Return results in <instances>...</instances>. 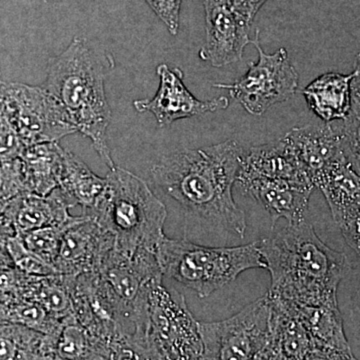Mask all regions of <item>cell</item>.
I'll return each instance as SVG.
<instances>
[{"mask_svg": "<svg viewBox=\"0 0 360 360\" xmlns=\"http://www.w3.org/2000/svg\"><path fill=\"white\" fill-rule=\"evenodd\" d=\"M104 231L98 224L82 214L66 229L53 266L63 276H77L94 271Z\"/></svg>", "mask_w": 360, "mask_h": 360, "instance_id": "obj_15", "label": "cell"}, {"mask_svg": "<svg viewBox=\"0 0 360 360\" xmlns=\"http://www.w3.org/2000/svg\"><path fill=\"white\" fill-rule=\"evenodd\" d=\"M269 295V293H267ZM271 300L269 345L262 359H329L328 354L307 328L276 298Z\"/></svg>", "mask_w": 360, "mask_h": 360, "instance_id": "obj_14", "label": "cell"}, {"mask_svg": "<svg viewBox=\"0 0 360 360\" xmlns=\"http://www.w3.org/2000/svg\"><path fill=\"white\" fill-rule=\"evenodd\" d=\"M328 201L336 224L345 217L360 212V175L341 155L315 181Z\"/></svg>", "mask_w": 360, "mask_h": 360, "instance_id": "obj_20", "label": "cell"}, {"mask_svg": "<svg viewBox=\"0 0 360 360\" xmlns=\"http://www.w3.org/2000/svg\"><path fill=\"white\" fill-rule=\"evenodd\" d=\"M236 181L269 213L272 226L279 219L288 220V224L303 221L310 196L314 191L283 180L262 176L243 167L239 169Z\"/></svg>", "mask_w": 360, "mask_h": 360, "instance_id": "obj_12", "label": "cell"}, {"mask_svg": "<svg viewBox=\"0 0 360 360\" xmlns=\"http://www.w3.org/2000/svg\"><path fill=\"white\" fill-rule=\"evenodd\" d=\"M229 1L240 15L253 23L258 11L267 0H229Z\"/></svg>", "mask_w": 360, "mask_h": 360, "instance_id": "obj_30", "label": "cell"}, {"mask_svg": "<svg viewBox=\"0 0 360 360\" xmlns=\"http://www.w3.org/2000/svg\"><path fill=\"white\" fill-rule=\"evenodd\" d=\"M163 276L208 297L248 269H266L257 243L236 248H208L163 236L156 248Z\"/></svg>", "mask_w": 360, "mask_h": 360, "instance_id": "obj_5", "label": "cell"}, {"mask_svg": "<svg viewBox=\"0 0 360 360\" xmlns=\"http://www.w3.org/2000/svg\"><path fill=\"white\" fill-rule=\"evenodd\" d=\"M0 96L7 117L25 148L77 132L61 103L44 86L4 82Z\"/></svg>", "mask_w": 360, "mask_h": 360, "instance_id": "obj_7", "label": "cell"}, {"mask_svg": "<svg viewBox=\"0 0 360 360\" xmlns=\"http://www.w3.org/2000/svg\"><path fill=\"white\" fill-rule=\"evenodd\" d=\"M103 193L84 214L92 217L103 231L115 238V245L132 257L142 250L156 252L165 236V205L146 181L122 167L111 168Z\"/></svg>", "mask_w": 360, "mask_h": 360, "instance_id": "obj_4", "label": "cell"}, {"mask_svg": "<svg viewBox=\"0 0 360 360\" xmlns=\"http://www.w3.org/2000/svg\"><path fill=\"white\" fill-rule=\"evenodd\" d=\"M158 18L172 35H177L179 30L180 7L182 0H146Z\"/></svg>", "mask_w": 360, "mask_h": 360, "instance_id": "obj_28", "label": "cell"}, {"mask_svg": "<svg viewBox=\"0 0 360 360\" xmlns=\"http://www.w3.org/2000/svg\"><path fill=\"white\" fill-rule=\"evenodd\" d=\"M63 155L65 149L58 142H45L25 148L20 160L27 191L45 196L59 186Z\"/></svg>", "mask_w": 360, "mask_h": 360, "instance_id": "obj_21", "label": "cell"}, {"mask_svg": "<svg viewBox=\"0 0 360 360\" xmlns=\"http://www.w3.org/2000/svg\"><path fill=\"white\" fill-rule=\"evenodd\" d=\"M156 73L160 82L155 96L151 99L135 101L134 105L139 112L153 113L160 127H169L184 118L225 110L229 105V98L224 96L205 101L196 98L184 84L180 68L160 65Z\"/></svg>", "mask_w": 360, "mask_h": 360, "instance_id": "obj_11", "label": "cell"}, {"mask_svg": "<svg viewBox=\"0 0 360 360\" xmlns=\"http://www.w3.org/2000/svg\"><path fill=\"white\" fill-rule=\"evenodd\" d=\"M77 217L65 224L51 225L34 231L18 234L28 250L53 265L58 257L61 240L66 229L77 220Z\"/></svg>", "mask_w": 360, "mask_h": 360, "instance_id": "obj_24", "label": "cell"}, {"mask_svg": "<svg viewBox=\"0 0 360 360\" xmlns=\"http://www.w3.org/2000/svg\"><path fill=\"white\" fill-rule=\"evenodd\" d=\"M354 77V72L324 73L302 90L307 106L321 122H340L349 115Z\"/></svg>", "mask_w": 360, "mask_h": 360, "instance_id": "obj_19", "label": "cell"}, {"mask_svg": "<svg viewBox=\"0 0 360 360\" xmlns=\"http://www.w3.org/2000/svg\"><path fill=\"white\" fill-rule=\"evenodd\" d=\"M148 338L153 359H201L200 321L189 311L186 298L162 285L148 284Z\"/></svg>", "mask_w": 360, "mask_h": 360, "instance_id": "obj_6", "label": "cell"}, {"mask_svg": "<svg viewBox=\"0 0 360 360\" xmlns=\"http://www.w3.org/2000/svg\"><path fill=\"white\" fill-rule=\"evenodd\" d=\"M335 127L343 155L360 175V111L352 108L347 117Z\"/></svg>", "mask_w": 360, "mask_h": 360, "instance_id": "obj_26", "label": "cell"}, {"mask_svg": "<svg viewBox=\"0 0 360 360\" xmlns=\"http://www.w3.org/2000/svg\"><path fill=\"white\" fill-rule=\"evenodd\" d=\"M258 245L271 276L269 295L300 304L338 307L347 257L326 245L311 224L305 220L288 224Z\"/></svg>", "mask_w": 360, "mask_h": 360, "instance_id": "obj_2", "label": "cell"}, {"mask_svg": "<svg viewBox=\"0 0 360 360\" xmlns=\"http://www.w3.org/2000/svg\"><path fill=\"white\" fill-rule=\"evenodd\" d=\"M284 139L295 151L314 186L324 170L343 155L340 135L333 122L295 127L284 135Z\"/></svg>", "mask_w": 360, "mask_h": 360, "instance_id": "obj_17", "label": "cell"}, {"mask_svg": "<svg viewBox=\"0 0 360 360\" xmlns=\"http://www.w3.org/2000/svg\"><path fill=\"white\" fill-rule=\"evenodd\" d=\"M338 225L348 246L360 257V212L345 217Z\"/></svg>", "mask_w": 360, "mask_h": 360, "instance_id": "obj_29", "label": "cell"}, {"mask_svg": "<svg viewBox=\"0 0 360 360\" xmlns=\"http://www.w3.org/2000/svg\"><path fill=\"white\" fill-rule=\"evenodd\" d=\"M241 167L269 179L315 189L307 170L284 137L251 148L243 155Z\"/></svg>", "mask_w": 360, "mask_h": 360, "instance_id": "obj_18", "label": "cell"}, {"mask_svg": "<svg viewBox=\"0 0 360 360\" xmlns=\"http://www.w3.org/2000/svg\"><path fill=\"white\" fill-rule=\"evenodd\" d=\"M77 202L61 186H56L47 195L23 193L9 201L2 213L15 229L16 234L65 224L75 219L70 213Z\"/></svg>", "mask_w": 360, "mask_h": 360, "instance_id": "obj_13", "label": "cell"}, {"mask_svg": "<svg viewBox=\"0 0 360 360\" xmlns=\"http://www.w3.org/2000/svg\"><path fill=\"white\" fill-rule=\"evenodd\" d=\"M15 229L8 219L0 212V248H6L7 240L15 236Z\"/></svg>", "mask_w": 360, "mask_h": 360, "instance_id": "obj_31", "label": "cell"}, {"mask_svg": "<svg viewBox=\"0 0 360 360\" xmlns=\"http://www.w3.org/2000/svg\"><path fill=\"white\" fill-rule=\"evenodd\" d=\"M104 80L103 65L96 52L86 40L75 37L49 63L44 87L61 103L77 131L91 141L101 160L111 169L115 167L108 137L111 110Z\"/></svg>", "mask_w": 360, "mask_h": 360, "instance_id": "obj_3", "label": "cell"}, {"mask_svg": "<svg viewBox=\"0 0 360 360\" xmlns=\"http://www.w3.org/2000/svg\"><path fill=\"white\" fill-rule=\"evenodd\" d=\"M276 300L307 328L326 350L329 359H355L345 335L338 307L300 304L281 298Z\"/></svg>", "mask_w": 360, "mask_h": 360, "instance_id": "obj_16", "label": "cell"}, {"mask_svg": "<svg viewBox=\"0 0 360 360\" xmlns=\"http://www.w3.org/2000/svg\"><path fill=\"white\" fill-rule=\"evenodd\" d=\"M2 80H1V75H0V82H1Z\"/></svg>", "mask_w": 360, "mask_h": 360, "instance_id": "obj_33", "label": "cell"}, {"mask_svg": "<svg viewBox=\"0 0 360 360\" xmlns=\"http://www.w3.org/2000/svg\"><path fill=\"white\" fill-rule=\"evenodd\" d=\"M243 155L238 142L232 139L208 148L174 151L153 165L151 175L156 186L187 212L243 238L245 214L232 194Z\"/></svg>", "mask_w": 360, "mask_h": 360, "instance_id": "obj_1", "label": "cell"}, {"mask_svg": "<svg viewBox=\"0 0 360 360\" xmlns=\"http://www.w3.org/2000/svg\"><path fill=\"white\" fill-rule=\"evenodd\" d=\"M6 248L13 260L14 266L23 274L32 276H49L58 274L53 265L28 250L18 234L7 240Z\"/></svg>", "mask_w": 360, "mask_h": 360, "instance_id": "obj_25", "label": "cell"}, {"mask_svg": "<svg viewBox=\"0 0 360 360\" xmlns=\"http://www.w3.org/2000/svg\"><path fill=\"white\" fill-rule=\"evenodd\" d=\"M56 359H99L96 341L73 314L61 319Z\"/></svg>", "mask_w": 360, "mask_h": 360, "instance_id": "obj_23", "label": "cell"}, {"mask_svg": "<svg viewBox=\"0 0 360 360\" xmlns=\"http://www.w3.org/2000/svg\"><path fill=\"white\" fill-rule=\"evenodd\" d=\"M105 184V177H99L89 169L84 161L65 149L59 186L72 196L77 205L82 206V210L94 206Z\"/></svg>", "mask_w": 360, "mask_h": 360, "instance_id": "obj_22", "label": "cell"}, {"mask_svg": "<svg viewBox=\"0 0 360 360\" xmlns=\"http://www.w3.org/2000/svg\"><path fill=\"white\" fill-rule=\"evenodd\" d=\"M354 77L352 82L354 84H360V52L357 54L356 59H355V68L354 70Z\"/></svg>", "mask_w": 360, "mask_h": 360, "instance_id": "obj_32", "label": "cell"}, {"mask_svg": "<svg viewBox=\"0 0 360 360\" xmlns=\"http://www.w3.org/2000/svg\"><path fill=\"white\" fill-rule=\"evenodd\" d=\"M253 45L258 51L257 63H250L243 77L232 84H215L217 89H227L231 97L248 113L264 115L274 104L288 101L297 91L298 73L291 63L285 49L267 54L258 41V32Z\"/></svg>", "mask_w": 360, "mask_h": 360, "instance_id": "obj_9", "label": "cell"}, {"mask_svg": "<svg viewBox=\"0 0 360 360\" xmlns=\"http://www.w3.org/2000/svg\"><path fill=\"white\" fill-rule=\"evenodd\" d=\"M25 148L20 135L7 117L0 96V160H11L20 158Z\"/></svg>", "mask_w": 360, "mask_h": 360, "instance_id": "obj_27", "label": "cell"}, {"mask_svg": "<svg viewBox=\"0 0 360 360\" xmlns=\"http://www.w3.org/2000/svg\"><path fill=\"white\" fill-rule=\"evenodd\" d=\"M270 322L271 300L267 293L224 321L200 322L201 359H262Z\"/></svg>", "mask_w": 360, "mask_h": 360, "instance_id": "obj_8", "label": "cell"}, {"mask_svg": "<svg viewBox=\"0 0 360 360\" xmlns=\"http://www.w3.org/2000/svg\"><path fill=\"white\" fill-rule=\"evenodd\" d=\"M206 39L200 56L214 68H222L243 58L248 44L252 23L232 6L229 0H203Z\"/></svg>", "mask_w": 360, "mask_h": 360, "instance_id": "obj_10", "label": "cell"}]
</instances>
